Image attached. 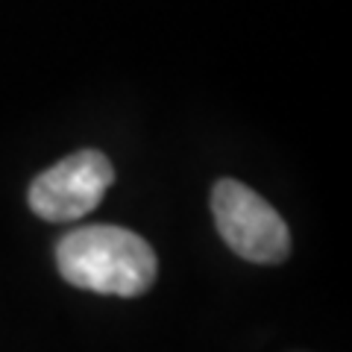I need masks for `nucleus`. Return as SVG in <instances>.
Here are the masks:
<instances>
[{
	"label": "nucleus",
	"mask_w": 352,
	"mask_h": 352,
	"mask_svg": "<svg viewBox=\"0 0 352 352\" xmlns=\"http://www.w3.org/2000/svg\"><path fill=\"white\" fill-rule=\"evenodd\" d=\"M56 264L62 279L74 288L109 296L147 294L159 273L153 247L120 226L74 229L59 241Z\"/></svg>",
	"instance_id": "nucleus-1"
},
{
	"label": "nucleus",
	"mask_w": 352,
	"mask_h": 352,
	"mask_svg": "<svg viewBox=\"0 0 352 352\" xmlns=\"http://www.w3.org/2000/svg\"><path fill=\"white\" fill-rule=\"evenodd\" d=\"M212 212L220 238L235 256L256 264H279L291 252L282 214L267 200L235 179H220L212 191Z\"/></svg>",
	"instance_id": "nucleus-2"
},
{
	"label": "nucleus",
	"mask_w": 352,
	"mask_h": 352,
	"mask_svg": "<svg viewBox=\"0 0 352 352\" xmlns=\"http://www.w3.org/2000/svg\"><path fill=\"white\" fill-rule=\"evenodd\" d=\"M115 182V168L100 150H80L38 173L30 185V208L47 223H71L88 214Z\"/></svg>",
	"instance_id": "nucleus-3"
}]
</instances>
